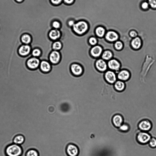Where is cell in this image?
Masks as SVG:
<instances>
[{"instance_id": "e0dca14e", "label": "cell", "mask_w": 156, "mask_h": 156, "mask_svg": "<svg viewBox=\"0 0 156 156\" xmlns=\"http://www.w3.org/2000/svg\"><path fill=\"white\" fill-rule=\"evenodd\" d=\"M108 65L110 69L116 71H118L120 67L119 62L115 59L110 60L108 62Z\"/></svg>"}, {"instance_id": "d6a6232c", "label": "cell", "mask_w": 156, "mask_h": 156, "mask_svg": "<svg viewBox=\"0 0 156 156\" xmlns=\"http://www.w3.org/2000/svg\"><path fill=\"white\" fill-rule=\"evenodd\" d=\"M150 7L152 9H156V0H147Z\"/></svg>"}, {"instance_id": "d6986e66", "label": "cell", "mask_w": 156, "mask_h": 156, "mask_svg": "<svg viewBox=\"0 0 156 156\" xmlns=\"http://www.w3.org/2000/svg\"><path fill=\"white\" fill-rule=\"evenodd\" d=\"M32 37L28 34H24L21 36V41L23 44H30L32 42Z\"/></svg>"}, {"instance_id": "2e32d148", "label": "cell", "mask_w": 156, "mask_h": 156, "mask_svg": "<svg viewBox=\"0 0 156 156\" xmlns=\"http://www.w3.org/2000/svg\"><path fill=\"white\" fill-rule=\"evenodd\" d=\"M105 77L106 80L111 83H114L116 80L115 73L111 71H108L106 72Z\"/></svg>"}, {"instance_id": "7402d4cb", "label": "cell", "mask_w": 156, "mask_h": 156, "mask_svg": "<svg viewBox=\"0 0 156 156\" xmlns=\"http://www.w3.org/2000/svg\"><path fill=\"white\" fill-rule=\"evenodd\" d=\"M132 47L135 49H138L141 46V41L140 38L138 37H136L132 40L131 42Z\"/></svg>"}, {"instance_id": "4316f807", "label": "cell", "mask_w": 156, "mask_h": 156, "mask_svg": "<svg viewBox=\"0 0 156 156\" xmlns=\"http://www.w3.org/2000/svg\"><path fill=\"white\" fill-rule=\"evenodd\" d=\"M26 156H39V153L37 151L34 149H29L27 152Z\"/></svg>"}, {"instance_id": "ba28073f", "label": "cell", "mask_w": 156, "mask_h": 156, "mask_svg": "<svg viewBox=\"0 0 156 156\" xmlns=\"http://www.w3.org/2000/svg\"><path fill=\"white\" fill-rule=\"evenodd\" d=\"M138 127L142 131L147 132L151 130L152 125L148 120L145 119L141 121L138 125Z\"/></svg>"}, {"instance_id": "4fadbf2b", "label": "cell", "mask_w": 156, "mask_h": 156, "mask_svg": "<svg viewBox=\"0 0 156 156\" xmlns=\"http://www.w3.org/2000/svg\"><path fill=\"white\" fill-rule=\"evenodd\" d=\"M51 64L49 61L43 60L41 61L39 68L42 72L45 73H48L51 69Z\"/></svg>"}, {"instance_id": "9a60e30c", "label": "cell", "mask_w": 156, "mask_h": 156, "mask_svg": "<svg viewBox=\"0 0 156 156\" xmlns=\"http://www.w3.org/2000/svg\"><path fill=\"white\" fill-rule=\"evenodd\" d=\"M112 122L115 127L119 128L123 123V117L119 114L115 115L112 117Z\"/></svg>"}, {"instance_id": "5bb4252c", "label": "cell", "mask_w": 156, "mask_h": 156, "mask_svg": "<svg viewBox=\"0 0 156 156\" xmlns=\"http://www.w3.org/2000/svg\"><path fill=\"white\" fill-rule=\"evenodd\" d=\"M95 66L98 71L104 72L107 69L106 62L103 59H97L95 63Z\"/></svg>"}, {"instance_id": "836d02e7", "label": "cell", "mask_w": 156, "mask_h": 156, "mask_svg": "<svg viewBox=\"0 0 156 156\" xmlns=\"http://www.w3.org/2000/svg\"><path fill=\"white\" fill-rule=\"evenodd\" d=\"M123 45L122 43L119 41H117L115 44V47L116 49L120 50L123 48Z\"/></svg>"}, {"instance_id": "44dd1931", "label": "cell", "mask_w": 156, "mask_h": 156, "mask_svg": "<svg viewBox=\"0 0 156 156\" xmlns=\"http://www.w3.org/2000/svg\"><path fill=\"white\" fill-rule=\"evenodd\" d=\"M130 76V74L128 71L126 70H122L120 71L118 74V77L122 80H128Z\"/></svg>"}, {"instance_id": "ffe728a7", "label": "cell", "mask_w": 156, "mask_h": 156, "mask_svg": "<svg viewBox=\"0 0 156 156\" xmlns=\"http://www.w3.org/2000/svg\"><path fill=\"white\" fill-rule=\"evenodd\" d=\"M25 138L24 136L21 134H18L16 136L13 140V143L21 145L24 142Z\"/></svg>"}, {"instance_id": "484cf974", "label": "cell", "mask_w": 156, "mask_h": 156, "mask_svg": "<svg viewBox=\"0 0 156 156\" xmlns=\"http://www.w3.org/2000/svg\"><path fill=\"white\" fill-rule=\"evenodd\" d=\"M112 56V52L109 51H106L104 52L101 55L103 59L108 60L111 59Z\"/></svg>"}, {"instance_id": "603a6c76", "label": "cell", "mask_w": 156, "mask_h": 156, "mask_svg": "<svg viewBox=\"0 0 156 156\" xmlns=\"http://www.w3.org/2000/svg\"><path fill=\"white\" fill-rule=\"evenodd\" d=\"M62 42L58 40L54 41L52 45L53 50L59 51L62 49Z\"/></svg>"}, {"instance_id": "8fae6325", "label": "cell", "mask_w": 156, "mask_h": 156, "mask_svg": "<svg viewBox=\"0 0 156 156\" xmlns=\"http://www.w3.org/2000/svg\"><path fill=\"white\" fill-rule=\"evenodd\" d=\"M66 151L69 156H77L79 154V150L76 145L70 144L66 147Z\"/></svg>"}, {"instance_id": "4dcf8cb0", "label": "cell", "mask_w": 156, "mask_h": 156, "mask_svg": "<svg viewBox=\"0 0 156 156\" xmlns=\"http://www.w3.org/2000/svg\"><path fill=\"white\" fill-rule=\"evenodd\" d=\"M119 130L120 131L125 132L128 131L129 129V125L126 123H123L119 128Z\"/></svg>"}, {"instance_id": "52a82bcc", "label": "cell", "mask_w": 156, "mask_h": 156, "mask_svg": "<svg viewBox=\"0 0 156 156\" xmlns=\"http://www.w3.org/2000/svg\"><path fill=\"white\" fill-rule=\"evenodd\" d=\"M32 49L30 44H22L19 48L18 52L19 55L22 57H26L29 55Z\"/></svg>"}, {"instance_id": "5b68a950", "label": "cell", "mask_w": 156, "mask_h": 156, "mask_svg": "<svg viewBox=\"0 0 156 156\" xmlns=\"http://www.w3.org/2000/svg\"><path fill=\"white\" fill-rule=\"evenodd\" d=\"M61 55L59 51L53 50L49 55V61L52 64H58L60 61Z\"/></svg>"}, {"instance_id": "9c48e42d", "label": "cell", "mask_w": 156, "mask_h": 156, "mask_svg": "<svg viewBox=\"0 0 156 156\" xmlns=\"http://www.w3.org/2000/svg\"><path fill=\"white\" fill-rule=\"evenodd\" d=\"M102 51V47L98 45L92 46L91 48L90 53V55L93 58H97L101 55Z\"/></svg>"}, {"instance_id": "7c38bea8", "label": "cell", "mask_w": 156, "mask_h": 156, "mask_svg": "<svg viewBox=\"0 0 156 156\" xmlns=\"http://www.w3.org/2000/svg\"><path fill=\"white\" fill-rule=\"evenodd\" d=\"M61 36V33L59 29H52L48 33L49 38L53 41L58 40Z\"/></svg>"}, {"instance_id": "f1b7e54d", "label": "cell", "mask_w": 156, "mask_h": 156, "mask_svg": "<svg viewBox=\"0 0 156 156\" xmlns=\"http://www.w3.org/2000/svg\"><path fill=\"white\" fill-rule=\"evenodd\" d=\"M51 25L53 29H59L61 26L60 22L56 20L53 21L51 23Z\"/></svg>"}, {"instance_id": "d590c367", "label": "cell", "mask_w": 156, "mask_h": 156, "mask_svg": "<svg viewBox=\"0 0 156 156\" xmlns=\"http://www.w3.org/2000/svg\"><path fill=\"white\" fill-rule=\"evenodd\" d=\"M76 21L73 19H70L68 20L67 24L68 26L72 28L76 23Z\"/></svg>"}, {"instance_id": "30bf717a", "label": "cell", "mask_w": 156, "mask_h": 156, "mask_svg": "<svg viewBox=\"0 0 156 156\" xmlns=\"http://www.w3.org/2000/svg\"><path fill=\"white\" fill-rule=\"evenodd\" d=\"M105 38L110 42H114L117 41L119 38V35L116 31L110 30L107 31L105 35Z\"/></svg>"}, {"instance_id": "277c9868", "label": "cell", "mask_w": 156, "mask_h": 156, "mask_svg": "<svg viewBox=\"0 0 156 156\" xmlns=\"http://www.w3.org/2000/svg\"><path fill=\"white\" fill-rule=\"evenodd\" d=\"M151 137V135L147 132L141 131L137 134L136 138L139 143L145 144L149 142Z\"/></svg>"}, {"instance_id": "8d00e7d4", "label": "cell", "mask_w": 156, "mask_h": 156, "mask_svg": "<svg viewBox=\"0 0 156 156\" xmlns=\"http://www.w3.org/2000/svg\"><path fill=\"white\" fill-rule=\"evenodd\" d=\"M129 35L131 37L135 38L137 37L138 33L135 30H132L129 31Z\"/></svg>"}, {"instance_id": "1f68e13d", "label": "cell", "mask_w": 156, "mask_h": 156, "mask_svg": "<svg viewBox=\"0 0 156 156\" xmlns=\"http://www.w3.org/2000/svg\"><path fill=\"white\" fill-rule=\"evenodd\" d=\"M148 144L151 147L153 148H156V138L152 137Z\"/></svg>"}, {"instance_id": "8992f818", "label": "cell", "mask_w": 156, "mask_h": 156, "mask_svg": "<svg viewBox=\"0 0 156 156\" xmlns=\"http://www.w3.org/2000/svg\"><path fill=\"white\" fill-rule=\"evenodd\" d=\"M70 70L72 74L76 76L81 75L83 72V67L77 63L72 64L70 66Z\"/></svg>"}, {"instance_id": "d4e9b609", "label": "cell", "mask_w": 156, "mask_h": 156, "mask_svg": "<svg viewBox=\"0 0 156 156\" xmlns=\"http://www.w3.org/2000/svg\"><path fill=\"white\" fill-rule=\"evenodd\" d=\"M41 51L39 48H36L31 50V54L32 56L39 58L41 54Z\"/></svg>"}, {"instance_id": "f35d334b", "label": "cell", "mask_w": 156, "mask_h": 156, "mask_svg": "<svg viewBox=\"0 0 156 156\" xmlns=\"http://www.w3.org/2000/svg\"><path fill=\"white\" fill-rule=\"evenodd\" d=\"M24 0H15V1L17 3H22Z\"/></svg>"}, {"instance_id": "cb8c5ba5", "label": "cell", "mask_w": 156, "mask_h": 156, "mask_svg": "<svg viewBox=\"0 0 156 156\" xmlns=\"http://www.w3.org/2000/svg\"><path fill=\"white\" fill-rule=\"evenodd\" d=\"M114 86L116 90L119 91L123 90L125 87L124 83L121 81H116L115 84Z\"/></svg>"}, {"instance_id": "3957f363", "label": "cell", "mask_w": 156, "mask_h": 156, "mask_svg": "<svg viewBox=\"0 0 156 156\" xmlns=\"http://www.w3.org/2000/svg\"><path fill=\"white\" fill-rule=\"evenodd\" d=\"M40 62L41 61L38 58L32 56L27 59L26 65L29 69L34 70L39 67Z\"/></svg>"}, {"instance_id": "83f0119b", "label": "cell", "mask_w": 156, "mask_h": 156, "mask_svg": "<svg viewBox=\"0 0 156 156\" xmlns=\"http://www.w3.org/2000/svg\"><path fill=\"white\" fill-rule=\"evenodd\" d=\"M98 42L97 38L95 36H91L88 40V42L90 45L92 46L97 45Z\"/></svg>"}, {"instance_id": "ab89813d", "label": "cell", "mask_w": 156, "mask_h": 156, "mask_svg": "<svg viewBox=\"0 0 156 156\" xmlns=\"http://www.w3.org/2000/svg\"><path fill=\"white\" fill-rule=\"evenodd\" d=\"M65 59V60H66V59ZM69 61V62H69V61ZM71 63L72 64V62H71Z\"/></svg>"}, {"instance_id": "f546056e", "label": "cell", "mask_w": 156, "mask_h": 156, "mask_svg": "<svg viewBox=\"0 0 156 156\" xmlns=\"http://www.w3.org/2000/svg\"><path fill=\"white\" fill-rule=\"evenodd\" d=\"M140 7L143 10L146 11L150 8V7L147 1L142 2L140 4Z\"/></svg>"}, {"instance_id": "6da1fadb", "label": "cell", "mask_w": 156, "mask_h": 156, "mask_svg": "<svg viewBox=\"0 0 156 156\" xmlns=\"http://www.w3.org/2000/svg\"><path fill=\"white\" fill-rule=\"evenodd\" d=\"M89 28V23L84 20L76 22L72 27L73 32L78 35H82L86 34Z\"/></svg>"}, {"instance_id": "74e56055", "label": "cell", "mask_w": 156, "mask_h": 156, "mask_svg": "<svg viewBox=\"0 0 156 156\" xmlns=\"http://www.w3.org/2000/svg\"><path fill=\"white\" fill-rule=\"evenodd\" d=\"M75 1V0H63V2L68 5H70L73 4Z\"/></svg>"}, {"instance_id": "ac0fdd59", "label": "cell", "mask_w": 156, "mask_h": 156, "mask_svg": "<svg viewBox=\"0 0 156 156\" xmlns=\"http://www.w3.org/2000/svg\"><path fill=\"white\" fill-rule=\"evenodd\" d=\"M105 28L103 26H98L97 27L95 30V34L96 36L98 38H102L106 33Z\"/></svg>"}, {"instance_id": "e575fe53", "label": "cell", "mask_w": 156, "mask_h": 156, "mask_svg": "<svg viewBox=\"0 0 156 156\" xmlns=\"http://www.w3.org/2000/svg\"><path fill=\"white\" fill-rule=\"evenodd\" d=\"M50 1L55 5H58L63 2V0H50Z\"/></svg>"}, {"instance_id": "7a4b0ae2", "label": "cell", "mask_w": 156, "mask_h": 156, "mask_svg": "<svg viewBox=\"0 0 156 156\" xmlns=\"http://www.w3.org/2000/svg\"><path fill=\"white\" fill-rule=\"evenodd\" d=\"M23 150L21 145L12 143L8 146L5 149L7 156H20Z\"/></svg>"}, {"instance_id": "60d3db41", "label": "cell", "mask_w": 156, "mask_h": 156, "mask_svg": "<svg viewBox=\"0 0 156 156\" xmlns=\"http://www.w3.org/2000/svg\"><path fill=\"white\" fill-rule=\"evenodd\" d=\"M112 151H114V150H112Z\"/></svg>"}]
</instances>
